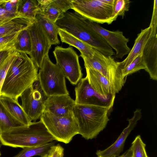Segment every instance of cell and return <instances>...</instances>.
Masks as SVG:
<instances>
[{
    "label": "cell",
    "instance_id": "cell-1",
    "mask_svg": "<svg viewBox=\"0 0 157 157\" xmlns=\"http://www.w3.org/2000/svg\"><path fill=\"white\" fill-rule=\"evenodd\" d=\"M38 69L27 54L19 52L7 72L1 96L18 100L21 94L37 78Z\"/></svg>",
    "mask_w": 157,
    "mask_h": 157
},
{
    "label": "cell",
    "instance_id": "cell-2",
    "mask_svg": "<svg viewBox=\"0 0 157 157\" xmlns=\"http://www.w3.org/2000/svg\"><path fill=\"white\" fill-rule=\"evenodd\" d=\"M55 23L63 29L85 42L107 56L115 53L104 38L88 24L85 18L76 12L67 11Z\"/></svg>",
    "mask_w": 157,
    "mask_h": 157
},
{
    "label": "cell",
    "instance_id": "cell-3",
    "mask_svg": "<svg viewBox=\"0 0 157 157\" xmlns=\"http://www.w3.org/2000/svg\"><path fill=\"white\" fill-rule=\"evenodd\" d=\"M55 140L40 120L0 134L2 144L13 147L24 148L36 147Z\"/></svg>",
    "mask_w": 157,
    "mask_h": 157
},
{
    "label": "cell",
    "instance_id": "cell-4",
    "mask_svg": "<svg viewBox=\"0 0 157 157\" xmlns=\"http://www.w3.org/2000/svg\"><path fill=\"white\" fill-rule=\"evenodd\" d=\"M110 109L106 107L75 104L73 113L78 124V134L87 140L96 138L109 120L108 113Z\"/></svg>",
    "mask_w": 157,
    "mask_h": 157
},
{
    "label": "cell",
    "instance_id": "cell-5",
    "mask_svg": "<svg viewBox=\"0 0 157 157\" xmlns=\"http://www.w3.org/2000/svg\"><path fill=\"white\" fill-rule=\"evenodd\" d=\"M39 68L38 77L41 87L47 97L69 94L63 71L57 63L52 62L48 54L44 59Z\"/></svg>",
    "mask_w": 157,
    "mask_h": 157
},
{
    "label": "cell",
    "instance_id": "cell-6",
    "mask_svg": "<svg viewBox=\"0 0 157 157\" xmlns=\"http://www.w3.org/2000/svg\"><path fill=\"white\" fill-rule=\"evenodd\" d=\"M81 57L85 68L94 70L101 74L109 81L116 93L120 91L125 83V78L123 77L117 62L112 57L106 56L95 49L92 58Z\"/></svg>",
    "mask_w": 157,
    "mask_h": 157
},
{
    "label": "cell",
    "instance_id": "cell-7",
    "mask_svg": "<svg viewBox=\"0 0 157 157\" xmlns=\"http://www.w3.org/2000/svg\"><path fill=\"white\" fill-rule=\"evenodd\" d=\"M115 0H72L73 10L84 17L97 23L113 21Z\"/></svg>",
    "mask_w": 157,
    "mask_h": 157
},
{
    "label": "cell",
    "instance_id": "cell-8",
    "mask_svg": "<svg viewBox=\"0 0 157 157\" xmlns=\"http://www.w3.org/2000/svg\"><path fill=\"white\" fill-rule=\"evenodd\" d=\"M40 119L56 140L67 144L78 134V124L74 116L58 117L44 112Z\"/></svg>",
    "mask_w": 157,
    "mask_h": 157
},
{
    "label": "cell",
    "instance_id": "cell-9",
    "mask_svg": "<svg viewBox=\"0 0 157 157\" xmlns=\"http://www.w3.org/2000/svg\"><path fill=\"white\" fill-rule=\"evenodd\" d=\"M21 106L31 121L40 119L44 110L47 96L41 86L38 77L21 94Z\"/></svg>",
    "mask_w": 157,
    "mask_h": 157
},
{
    "label": "cell",
    "instance_id": "cell-10",
    "mask_svg": "<svg viewBox=\"0 0 157 157\" xmlns=\"http://www.w3.org/2000/svg\"><path fill=\"white\" fill-rule=\"evenodd\" d=\"M53 53L56 63L61 68L65 77L72 85L77 84L82 78L83 74L78 56L73 47L64 48L57 46Z\"/></svg>",
    "mask_w": 157,
    "mask_h": 157
},
{
    "label": "cell",
    "instance_id": "cell-11",
    "mask_svg": "<svg viewBox=\"0 0 157 157\" xmlns=\"http://www.w3.org/2000/svg\"><path fill=\"white\" fill-rule=\"evenodd\" d=\"M75 104L108 108L113 107L115 94L101 95L92 87L86 76L82 78L75 88Z\"/></svg>",
    "mask_w": 157,
    "mask_h": 157
},
{
    "label": "cell",
    "instance_id": "cell-12",
    "mask_svg": "<svg viewBox=\"0 0 157 157\" xmlns=\"http://www.w3.org/2000/svg\"><path fill=\"white\" fill-rule=\"evenodd\" d=\"M31 44L29 54L35 65L39 68L44 59L48 54L51 45L40 25L35 21L28 27Z\"/></svg>",
    "mask_w": 157,
    "mask_h": 157
},
{
    "label": "cell",
    "instance_id": "cell-13",
    "mask_svg": "<svg viewBox=\"0 0 157 157\" xmlns=\"http://www.w3.org/2000/svg\"><path fill=\"white\" fill-rule=\"evenodd\" d=\"M84 18L88 25L99 33L110 47L115 51L116 58L121 59L124 56L128 54L131 50L127 45L129 40L124 35L122 32L108 30L98 23Z\"/></svg>",
    "mask_w": 157,
    "mask_h": 157
},
{
    "label": "cell",
    "instance_id": "cell-14",
    "mask_svg": "<svg viewBox=\"0 0 157 157\" xmlns=\"http://www.w3.org/2000/svg\"><path fill=\"white\" fill-rule=\"evenodd\" d=\"M142 117L141 109H137L131 119H128V124L116 140L109 146L103 150H97V157H116L120 155L123 150L126 140Z\"/></svg>",
    "mask_w": 157,
    "mask_h": 157
},
{
    "label": "cell",
    "instance_id": "cell-15",
    "mask_svg": "<svg viewBox=\"0 0 157 157\" xmlns=\"http://www.w3.org/2000/svg\"><path fill=\"white\" fill-rule=\"evenodd\" d=\"M75 105V101L69 95L48 96L45 104L44 112L58 117H72L74 116L73 109Z\"/></svg>",
    "mask_w": 157,
    "mask_h": 157
},
{
    "label": "cell",
    "instance_id": "cell-16",
    "mask_svg": "<svg viewBox=\"0 0 157 157\" xmlns=\"http://www.w3.org/2000/svg\"><path fill=\"white\" fill-rule=\"evenodd\" d=\"M146 68L150 78L157 80V34L150 37L142 52Z\"/></svg>",
    "mask_w": 157,
    "mask_h": 157
},
{
    "label": "cell",
    "instance_id": "cell-17",
    "mask_svg": "<svg viewBox=\"0 0 157 157\" xmlns=\"http://www.w3.org/2000/svg\"><path fill=\"white\" fill-rule=\"evenodd\" d=\"M86 76L93 89L101 95L106 97L115 94L114 90L109 81L98 72L86 68Z\"/></svg>",
    "mask_w": 157,
    "mask_h": 157
},
{
    "label": "cell",
    "instance_id": "cell-18",
    "mask_svg": "<svg viewBox=\"0 0 157 157\" xmlns=\"http://www.w3.org/2000/svg\"><path fill=\"white\" fill-rule=\"evenodd\" d=\"M151 29L148 27L142 29L137 35L134 45L127 57L122 61L117 62L119 68L121 70L126 67L138 56L142 53L144 47L150 37Z\"/></svg>",
    "mask_w": 157,
    "mask_h": 157
},
{
    "label": "cell",
    "instance_id": "cell-19",
    "mask_svg": "<svg viewBox=\"0 0 157 157\" xmlns=\"http://www.w3.org/2000/svg\"><path fill=\"white\" fill-rule=\"evenodd\" d=\"M58 35L62 42L74 47L78 50L81 53L80 56L88 58H92L95 49L88 44L61 29L59 28Z\"/></svg>",
    "mask_w": 157,
    "mask_h": 157
},
{
    "label": "cell",
    "instance_id": "cell-20",
    "mask_svg": "<svg viewBox=\"0 0 157 157\" xmlns=\"http://www.w3.org/2000/svg\"><path fill=\"white\" fill-rule=\"evenodd\" d=\"M39 10L37 0H18L17 16L29 24L35 20Z\"/></svg>",
    "mask_w": 157,
    "mask_h": 157
},
{
    "label": "cell",
    "instance_id": "cell-21",
    "mask_svg": "<svg viewBox=\"0 0 157 157\" xmlns=\"http://www.w3.org/2000/svg\"><path fill=\"white\" fill-rule=\"evenodd\" d=\"M0 98L5 106L15 119L25 125H29L32 123L17 100L2 95Z\"/></svg>",
    "mask_w": 157,
    "mask_h": 157
},
{
    "label": "cell",
    "instance_id": "cell-22",
    "mask_svg": "<svg viewBox=\"0 0 157 157\" xmlns=\"http://www.w3.org/2000/svg\"><path fill=\"white\" fill-rule=\"evenodd\" d=\"M36 20L41 27L52 45L60 44L58 38L59 28L54 23L44 15L37 14Z\"/></svg>",
    "mask_w": 157,
    "mask_h": 157
},
{
    "label": "cell",
    "instance_id": "cell-23",
    "mask_svg": "<svg viewBox=\"0 0 157 157\" xmlns=\"http://www.w3.org/2000/svg\"><path fill=\"white\" fill-rule=\"evenodd\" d=\"M25 126L14 118L9 113L0 98V131L1 132L12 128Z\"/></svg>",
    "mask_w": 157,
    "mask_h": 157
},
{
    "label": "cell",
    "instance_id": "cell-24",
    "mask_svg": "<svg viewBox=\"0 0 157 157\" xmlns=\"http://www.w3.org/2000/svg\"><path fill=\"white\" fill-rule=\"evenodd\" d=\"M56 142L53 141L47 144L38 146L27 147L23 149L13 157H31L35 155L41 157L48 154Z\"/></svg>",
    "mask_w": 157,
    "mask_h": 157
},
{
    "label": "cell",
    "instance_id": "cell-25",
    "mask_svg": "<svg viewBox=\"0 0 157 157\" xmlns=\"http://www.w3.org/2000/svg\"><path fill=\"white\" fill-rule=\"evenodd\" d=\"M28 26L22 29L18 34L15 48V51L29 55L31 50V44Z\"/></svg>",
    "mask_w": 157,
    "mask_h": 157
},
{
    "label": "cell",
    "instance_id": "cell-26",
    "mask_svg": "<svg viewBox=\"0 0 157 157\" xmlns=\"http://www.w3.org/2000/svg\"><path fill=\"white\" fill-rule=\"evenodd\" d=\"M29 25L20 19L9 21L0 26V37L19 31Z\"/></svg>",
    "mask_w": 157,
    "mask_h": 157
},
{
    "label": "cell",
    "instance_id": "cell-27",
    "mask_svg": "<svg viewBox=\"0 0 157 157\" xmlns=\"http://www.w3.org/2000/svg\"><path fill=\"white\" fill-rule=\"evenodd\" d=\"M21 30L0 37V52L15 51L17 38Z\"/></svg>",
    "mask_w": 157,
    "mask_h": 157
},
{
    "label": "cell",
    "instance_id": "cell-28",
    "mask_svg": "<svg viewBox=\"0 0 157 157\" xmlns=\"http://www.w3.org/2000/svg\"><path fill=\"white\" fill-rule=\"evenodd\" d=\"M145 68L142 53L136 57L126 67L121 70L122 74L123 77L125 78L128 75L141 69L145 70Z\"/></svg>",
    "mask_w": 157,
    "mask_h": 157
},
{
    "label": "cell",
    "instance_id": "cell-29",
    "mask_svg": "<svg viewBox=\"0 0 157 157\" xmlns=\"http://www.w3.org/2000/svg\"><path fill=\"white\" fill-rule=\"evenodd\" d=\"M130 3L129 0H115L112 17L113 21L116 20L118 16L123 17L125 12L129 10Z\"/></svg>",
    "mask_w": 157,
    "mask_h": 157
},
{
    "label": "cell",
    "instance_id": "cell-30",
    "mask_svg": "<svg viewBox=\"0 0 157 157\" xmlns=\"http://www.w3.org/2000/svg\"><path fill=\"white\" fill-rule=\"evenodd\" d=\"M146 146L140 135L136 136L132 143L131 146L133 157H148L146 150Z\"/></svg>",
    "mask_w": 157,
    "mask_h": 157
},
{
    "label": "cell",
    "instance_id": "cell-31",
    "mask_svg": "<svg viewBox=\"0 0 157 157\" xmlns=\"http://www.w3.org/2000/svg\"><path fill=\"white\" fill-rule=\"evenodd\" d=\"M19 53L15 51H12L0 66V97L2 87L7 72L13 60Z\"/></svg>",
    "mask_w": 157,
    "mask_h": 157
},
{
    "label": "cell",
    "instance_id": "cell-32",
    "mask_svg": "<svg viewBox=\"0 0 157 157\" xmlns=\"http://www.w3.org/2000/svg\"><path fill=\"white\" fill-rule=\"evenodd\" d=\"M52 2L46 7L41 14L44 15L49 20L55 23L62 17L64 13Z\"/></svg>",
    "mask_w": 157,
    "mask_h": 157
},
{
    "label": "cell",
    "instance_id": "cell-33",
    "mask_svg": "<svg viewBox=\"0 0 157 157\" xmlns=\"http://www.w3.org/2000/svg\"><path fill=\"white\" fill-rule=\"evenodd\" d=\"M18 1V0H2L0 6L11 15L19 19L17 16Z\"/></svg>",
    "mask_w": 157,
    "mask_h": 157
},
{
    "label": "cell",
    "instance_id": "cell-34",
    "mask_svg": "<svg viewBox=\"0 0 157 157\" xmlns=\"http://www.w3.org/2000/svg\"><path fill=\"white\" fill-rule=\"evenodd\" d=\"M149 27L151 33L150 37L153 36L157 34V0L154 1L153 13Z\"/></svg>",
    "mask_w": 157,
    "mask_h": 157
},
{
    "label": "cell",
    "instance_id": "cell-35",
    "mask_svg": "<svg viewBox=\"0 0 157 157\" xmlns=\"http://www.w3.org/2000/svg\"><path fill=\"white\" fill-rule=\"evenodd\" d=\"M72 0H55L52 2L64 13L70 9H73Z\"/></svg>",
    "mask_w": 157,
    "mask_h": 157
},
{
    "label": "cell",
    "instance_id": "cell-36",
    "mask_svg": "<svg viewBox=\"0 0 157 157\" xmlns=\"http://www.w3.org/2000/svg\"><path fill=\"white\" fill-rule=\"evenodd\" d=\"M19 19L10 14L1 6H0V22Z\"/></svg>",
    "mask_w": 157,
    "mask_h": 157
},
{
    "label": "cell",
    "instance_id": "cell-37",
    "mask_svg": "<svg viewBox=\"0 0 157 157\" xmlns=\"http://www.w3.org/2000/svg\"><path fill=\"white\" fill-rule=\"evenodd\" d=\"M64 151L63 148L59 144L55 145L51 148L49 157H59L61 153Z\"/></svg>",
    "mask_w": 157,
    "mask_h": 157
},
{
    "label": "cell",
    "instance_id": "cell-38",
    "mask_svg": "<svg viewBox=\"0 0 157 157\" xmlns=\"http://www.w3.org/2000/svg\"><path fill=\"white\" fill-rule=\"evenodd\" d=\"M52 0H37L39 8L38 14H41L44 9L52 2Z\"/></svg>",
    "mask_w": 157,
    "mask_h": 157
},
{
    "label": "cell",
    "instance_id": "cell-39",
    "mask_svg": "<svg viewBox=\"0 0 157 157\" xmlns=\"http://www.w3.org/2000/svg\"><path fill=\"white\" fill-rule=\"evenodd\" d=\"M13 51H3L0 52V66Z\"/></svg>",
    "mask_w": 157,
    "mask_h": 157
},
{
    "label": "cell",
    "instance_id": "cell-40",
    "mask_svg": "<svg viewBox=\"0 0 157 157\" xmlns=\"http://www.w3.org/2000/svg\"><path fill=\"white\" fill-rule=\"evenodd\" d=\"M118 157H133V153L131 147L125 152Z\"/></svg>",
    "mask_w": 157,
    "mask_h": 157
},
{
    "label": "cell",
    "instance_id": "cell-41",
    "mask_svg": "<svg viewBox=\"0 0 157 157\" xmlns=\"http://www.w3.org/2000/svg\"><path fill=\"white\" fill-rule=\"evenodd\" d=\"M10 21H6L0 22V26Z\"/></svg>",
    "mask_w": 157,
    "mask_h": 157
},
{
    "label": "cell",
    "instance_id": "cell-42",
    "mask_svg": "<svg viewBox=\"0 0 157 157\" xmlns=\"http://www.w3.org/2000/svg\"><path fill=\"white\" fill-rule=\"evenodd\" d=\"M59 157H64V151L61 153Z\"/></svg>",
    "mask_w": 157,
    "mask_h": 157
},
{
    "label": "cell",
    "instance_id": "cell-43",
    "mask_svg": "<svg viewBox=\"0 0 157 157\" xmlns=\"http://www.w3.org/2000/svg\"><path fill=\"white\" fill-rule=\"evenodd\" d=\"M41 157H49V154L46 155L44 156Z\"/></svg>",
    "mask_w": 157,
    "mask_h": 157
},
{
    "label": "cell",
    "instance_id": "cell-44",
    "mask_svg": "<svg viewBox=\"0 0 157 157\" xmlns=\"http://www.w3.org/2000/svg\"><path fill=\"white\" fill-rule=\"evenodd\" d=\"M2 0H0V6L1 5L2 3Z\"/></svg>",
    "mask_w": 157,
    "mask_h": 157
},
{
    "label": "cell",
    "instance_id": "cell-45",
    "mask_svg": "<svg viewBox=\"0 0 157 157\" xmlns=\"http://www.w3.org/2000/svg\"><path fill=\"white\" fill-rule=\"evenodd\" d=\"M1 132V131H0V134ZM1 144H1V142H0V149L1 146Z\"/></svg>",
    "mask_w": 157,
    "mask_h": 157
},
{
    "label": "cell",
    "instance_id": "cell-46",
    "mask_svg": "<svg viewBox=\"0 0 157 157\" xmlns=\"http://www.w3.org/2000/svg\"><path fill=\"white\" fill-rule=\"evenodd\" d=\"M1 152H0V156H1Z\"/></svg>",
    "mask_w": 157,
    "mask_h": 157
}]
</instances>
